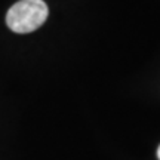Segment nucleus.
Listing matches in <instances>:
<instances>
[{"instance_id": "f257e3e1", "label": "nucleus", "mask_w": 160, "mask_h": 160, "mask_svg": "<svg viewBox=\"0 0 160 160\" xmlns=\"http://www.w3.org/2000/svg\"><path fill=\"white\" fill-rule=\"evenodd\" d=\"M49 9L43 0H19L6 13V25L18 34L31 33L48 19Z\"/></svg>"}, {"instance_id": "f03ea898", "label": "nucleus", "mask_w": 160, "mask_h": 160, "mask_svg": "<svg viewBox=\"0 0 160 160\" xmlns=\"http://www.w3.org/2000/svg\"><path fill=\"white\" fill-rule=\"evenodd\" d=\"M157 157H159V160H160V147H159V150H157Z\"/></svg>"}]
</instances>
